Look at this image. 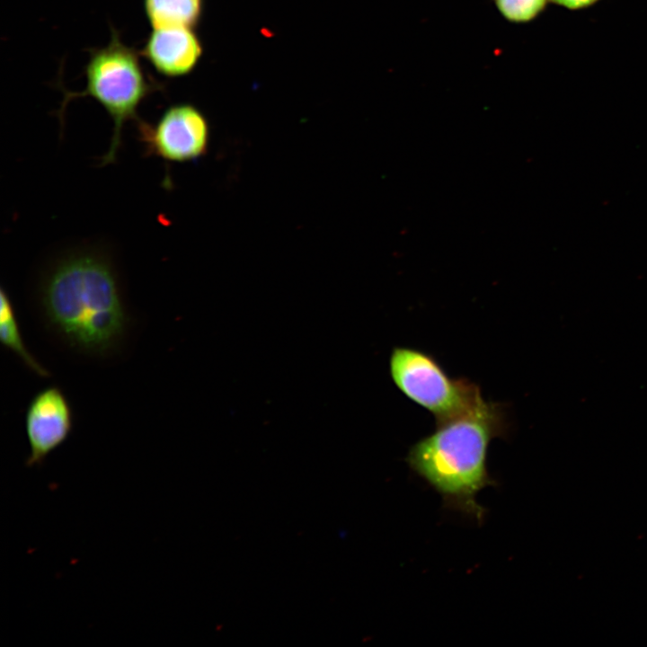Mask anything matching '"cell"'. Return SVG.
Masks as SVG:
<instances>
[{
	"instance_id": "6da1fadb",
	"label": "cell",
	"mask_w": 647,
	"mask_h": 647,
	"mask_svg": "<svg viewBox=\"0 0 647 647\" xmlns=\"http://www.w3.org/2000/svg\"><path fill=\"white\" fill-rule=\"evenodd\" d=\"M50 328L71 348L102 355L120 343L129 318L114 261L100 246L82 245L58 255L39 285Z\"/></svg>"
},
{
	"instance_id": "7a4b0ae2",
	"label": "cell",
	"mask_w": 647,
	"mask_h": 647,
	"mask_svg": "<svg viewBox=\"0 0 647 647\" xmlns=\"http://www.w3.org/2000/svg\"><path fill=\"white\" fill-rule=\"evenodd\" d=\"M507 433L502 405L483 397L462 414L436 423L430 434L410 448L405 461L441 496L446 510L482 525L487 509L476 497L498 484L487 467L489 446Z\"/></svg>"
},
{
	"instance_id": "3957f363",
	"label": "cell",
	"mask_w": 647,
	"mask_h": 647,
	"mask_svg": "<svg viewBox=\"0 0 647 647\" xmlns=\"http://www.w3.org/2000/svg\"><path fill=\"white\" fill-rule=\"evenodd\" d=\"M84 72V90L66 93L61 111L72 98L90 96L107 111L113 122L111 145L102 158L107 165L116 160L124 125L139 120V106L157 85L146 74L137 52L114 30L105 46L91 50Z\"/></svg>"
},
{
	"instance_id": "277c9868",
	"label": "cell",
	"mask_w": 647,
	"mask_h": 647,
	"mask_svg": "<svg viewBox=\"0 0 647 647\" xmlns=\"http://www.w3.org/2000/svg\"><path fill=\"white\" fill-rule=\"evenodd\" d=\"M389 372L397 389L430 412L436 423L462 414L483 398L475 383L450 377L437 359L416 348L394 347Z\"/></svg>"
},
{
	"instance_id": "5b68a950",
	"label": "cell",
	"mask_w": 647,
	"mask_h": 647,
	"mask_svg": "<svg viewBox=\"0 0 647 647\" xmlns=\"http://www.w3.org/2000/svg\"><path fill=\"white\" fill-rule=\"evenodd\" d=\"M145 155L169 163H186L201 157L208 149L209 128L205 116L193 105L168 107L155 123L136 121Z\"/></svg>"
},
{
	"instance_id": "8992f818",
	"label": "cell",
	"mask_w": 647,
	"mask_h": 647,
	"mask_svg": "<svg viewBox=\"0 0 647 647\" xmlns=\"http://www.w3.org/2000/svg\"><path fill=\"white\" fill-rule=\"evenodd\" d=\"M72 429V409L59 387L49 386L36 394L25 413L30 446L26 466L42 465L46 457L68 439Z\"/></svg>"
},
{
	"instance_id": "52a82bcc",
	"label": "cell",
	"mask_w": 647,
	"mask_h": 647,
	"mask_svg": "<svg viewBox=\"0 0 647 647\" xmlns=\"http://www.w3.org/2000/svg\"><path fill=\"white\" fill-rule=\"evenodd\" d=\"M200 42L191 27L152 29L142 50L143 57L164 76L188 74L201 56Z\"/></svg>"
},
{
	"instance_id": "ba28073f",
	"label": "cell",
	"mask_w": 647,
	"mask_h": 647,
	"mask_svg": "<svg viewBox=\"0 0 647 647\" xmlns=\"http://www.w3.org/2000/svg\"><path fill=\"white\" fill-rule=\"evenodd\" d=\"M202 0H144V11L152 29L192 27L201 14Z\"/></svg>"
},
{
	"instance_id": "9c48e42d",
	"label": "cell",
	"mask_w": 647,
	"mask_h": 647,
	"mask_svg": "<svg viewBox=\"0 0 647 647\" xmlns=\"http://www.w3.org/2000/svg\"><path fill=\"white\" fill-rule=\"evenodd\" d=\"M0 340L2 344L15 353L24 364L40 377L49 372L33 358L27 350L21 334L13 303L4 288L0 293Z\"/></svg>"
},
{
	"instance_id": "30bf717a",
	"label": "cell",
	"mask_w": 647,
	"mask_h": 647,
	"mask_svg": "<svg viewBox=\"0 0 647 647\" xmlns=\"http://www.w3.org/2000/svg\"><path fill=\"white\" fill-rule=\"evenodd\" d=\"M500 13L512 22H527L535 19L548 0H494Z\"/></svg>"
},
{
	"instance_id": "8fae6325",
	"label": "cell",
	"mask_w": 647,
	"mask_h": 647,
	"mask_svg": "<svg viewBox=\"0 0 647 647\" xmlns=\"http://www.w3.org/2000/svg\"><path fill=\"white\" fill-rule=\"evenodd\" d=\"M558 5L570 10H580L589 7L599 0H551Z\"/></svg>"
}]
</instances>
